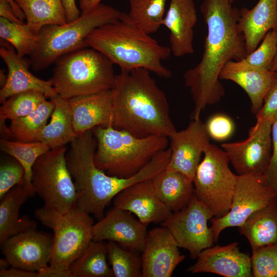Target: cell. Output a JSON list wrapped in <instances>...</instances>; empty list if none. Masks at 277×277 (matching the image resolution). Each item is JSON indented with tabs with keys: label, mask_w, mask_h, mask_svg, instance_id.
<instances>
[{
	"label": "cell",
	"mask_w": 277,
	"mask_h": 277,
	"mask_svg": "<svg viewBox=\"0 0 277 277\" xmlns=\"http://www.w3.org/2000/svg\"><path fill=\"white\" fill-rule=\"evenodd\" d=\"M200 10L207 27L203 53L198 64L183 75L193 101L192 119L200 118L206 106L217 103L225 95L220 74L225 64L247 55L238 27L239 9L230 0H203Z\"/></svg>",
	"instance_id": "cell-1"
},
{
	"label": "cell",
	"mask_w": 277,
	"mask_h": 277,
	"mask_svg": "<svg viewBox=\"0 0 277 277\" xmlns=\"http://www.w3.org/2000/svg\"><path fill=\"white\" fill-rule=\"evenodd\" d=\"M144 68L121 70L111 91L113 127L138 137H169L176 131L171 118L167 97Z\"/></svg>",
	"instance_id": "cell-2"
},
{
	"label": "cell",
	"mask_w": 277,
	"mask_h": 277,
	"mask_svg": "<svg viewBox=\"0 0 277 277\" xmlns=\"http://www.w3.org/2000/svg\"><path fill=\"white\" fill-rule=\"evenodd\" d=\"M88 47L101 52L121 70L144 68L161 77L169 78L172 72L163 65L169 57V47L160 45L121 13L120 19L102 25L87 36Z\"/></svg>",
	"instance_id": "cell-3"
},
{
	"label": "cell",
	"mask_w": 277,
	"mask_h": 277,
	"mask_svg": "<svg viewBox=\"0 0 277 277\" xmlns=\"http://www.w3.org/2000/svg\"><path fill=\"white\" fill-rule=\"evenodd\" d=\"M92 131L96 141V166L107 174L118 177L136 174L166 149L169 142L165 136L138 137L112 126L96 127Z\"/></svg>",
	"instance_id": "cell-4"
},
{
	"label": "cell",
	"mask_w": 277,
	"mask_h": 277,
	"mask_svg": "<svg viewBox=\"0 0 277 277\" xmlns=\"http://www.w3.org/2000/svg\"><path fill=\"white\" fill-rule=\"evenodd\" d=\"M121 12L102 3L81 13L76 19L60 25L43 27L36 46L29 55L31 67L35 71L45 69L61 57L88 47L86 39L95 29L120 19Z\"/></svg>",
	"instance_id": "cell-5"
},
{
	"label": "cell",
	"mask_w": 277,
	"mask_h": 277,
	"mask_svg": "<svg viewBox=\"0 0 277 277\" xmlns=\"http://www.w3.org/2000/svg\"><path fill=\"white\" fill-rule=\"evenodd\" d=\"M55 64L50 81L57 94L68 100L109 90L115 76L112 62L90 47L64 55Z\"/></svg>",
	"instance_id": "cell-6"
},
{
	"label": "cell",
	"mask_w": 277,
	"mask_h": 277,
	"mask_svg": "<svg viewBox=\"0 0 277 277\" xmlns=\"http://www.w3.org/2000/svg\"><path fill=\"white\" fill-rule=\"evenodd\" d=\"M96 139L92 130L79 135L70 143L66 159L77 192L76 207L98 220L104 215L107 174L94 162Z\"/></svg>",
	"instance_id": "cell-7"
},
{
	"label": "cell",
	"mask_w": 277,
	"mask_h": 277,
	"mask_svg": "<svg viewBox=\"0 0 277 277\" xmlns=\"http://www.w3.org/2000/svg\"><path fill=\"white\" fill-rule=\"evenodd\" d=\"M34 214L53 233V247L49 266L69 271L70 265L93 240L94 223L90 214L76 206L63 213L44 206L35 210Z\"/></svg>",
	"instance_id": "cell-8"
},
{
	"label": "cell",
	"mask_w": 277,
	"mask_h": 277,
	"mask_svg": "<svg viewBox=\"0 0 277 277\" xmlns=\"http://www.w3.org/2000/svg\"><path fill=\"white\" fill-rule=\"evenodd\" d=\"M203 155L193 181L194 195L220 217L230 209L238 174L230 169L225 152L216 145L210 143Z\"/></svg>",
	"instance_id": "cell-9"
},
{
	"label": "cell",
	"mask_w": 277,
	"mask_h": 277,
	"mask_svg": "<svg viewBox=\"0 0 277 277\" xmlns=\"http://www.w3.org/2000/svg\"><path fill=\"white\" fill-rule=\"evenodd\" d=\"M65 146L41 155L32 168V185L44 206L66 212L76 206L77 192L68 168Z\"/></svg>",
	"instance_id": "cell-10"
},
{
	"label": "cell",
	"mask_w": 277,
	"mask_h": 277,
	"mask_svg": "<svg viewBox=\"0 0 277 277\" xmlns=\"http://www.w3.org/2000/svg\"><path fill=\"white\" fill-rule=\"evenodd\" d=\"M277 194L268 184L264 174L239 175L228 212L211 219L214 243L221 232L229 227H239L257 210L271 203Z\"/></svg>",
	"instance_id": "cell-11"
},
{
	"label": "cell",
	"mask_w": 277,
	"mask_h": 277,
	"mask_svg": "<svg viewBox=\"0 0 277 277\" xmlns=\"http://www.w3.org/2000/svg\"><path fill=\"white\" fill-rule=\"evenodd\" d=\"M214 217L212 212L195 195L188 205L172 213L161 223L171 233L179 247L186 249L196 259L203 250L214 243L207 222Z\"/></svg>",
	"instance_id": "cell-12"
},
{
	"label": "cell",
	"mask_w": 277,
	"mask_h": 277,
	"mask_svg": "<svg viewBox=\"0 0 277 277\" xmlns=\"http://www.w3.org/2000/svg\"><path fill=\"white\" fill-rule=\"evenodd\" d=\"M272 123L267 120H256L246 139L222 144L238 175L265 173L272 154Z\"/></svg>",
	"instance_id": "cell-13"
},
{
	"label": "cell",
	"mask_w": 277,
	"mask_h": 277,
	"mask_svg": "<svg viewBox=\"0 0 277 277\" xmlns=\"http://www.w3.org/2000/svg\"><path fill=\"white\" fill-rule=\"evenodd\" d=\"M171 156L166 169L182 173L193 181L202 155L210 143L206 124L192 119L187 127L168 137Z\"/></svg>",
	"instance_id": "cell-14"
},
{
	"label": "cell",
	"mask_w": 277,
	"mask_h": 277,
	"mask_svg": "<svg viewBox=\"0 0 277 277\" xmlns=\"http://www.w3.org/2000/svg\"><path fill=\"white\" fill-rule=\"evenodd\" d=\"M1 247L11 267L37 272L49 265L53 236L31 229L9 238Z\"/></svg>",
	"instance_id": "cell-15"
},
{
	"label": "cell",
	"mask_w": 277,
	"mask_h": 277,
	"mask_svg": "<svg viewBox=\"0 0 277 277\" xmlns=\"http://www.w3.org/2000/svg\"><path fill=\"white\" fill-rule=\"evenodd\" d=\"M147 226L131 212L114 207L94 224L92 240L112 241L122 247L137 252L144 249Z\"/></svg>",
	"instance_id": "cell-16"
},
{
	"label": "cell",
	"mask_w": 277,
	"mask_h": 277,
	"mask_svg": "<svg viewBox=\"0 0 277 277\" xmlns=\"http://www.w3.org/2000/svg\"><path fill=\"white\" fill-rule=\"evenodd\" d=\"M142 253V277H170L185 259L171 233L162 226L148 231Z\"/></svg>",
	"instance_id": "cell-17"
},
{
	"label": "cell",
	"mask_w": 277,
	"mask_h": 277,
	"mask_svg": "<svg viewBox=\"0 0 277 277\" xmlns=\"http://www.w3.org/2000/svg\"><path fill=\"white\" fill-rule=\"evenodd\" d=\"M0 56L8 68L7 81L0 90L1 103L13 95L29 91L42 93L50 98L57 95L51 81L34 75L29 69V60L18 55L12 45L1 46Z\"/></svg>",
	"instance_id": "cell-18"
},
{
	"label": "cell",
	"mask_w": 277,
	"mask_h": 277,
	"mask_svg": "<svg viewBox=\"0 0 277 277\" xmlns=\"http://www.w3.org/2000/svg\"><path fill=\"white\" fill-rule=\"evenodd\" d=\"M238 242L207 248L196 258L188 271L212 273L224 277L252 276L251 256L241 252Z\"/></svg>",
	"instance_id": "cell-19"
},
{
	"label": "cell",
	"mask_w": 277,
	"mask_h": 277,
	"mask_svg": "<svg viewBox=\"0 0 277 277\" xmlns=\"http://www.w3.org/2000/svg\"><path fill=\"white\" fill-rule=\"evenodd\" d=\"M151 179L127 187L113 199L114 207L134 214L146 226L162 223L172 213L157 195Z\"/></svg>",
	"instance_id": "cell-20"
},
{
	"label": "cell",
	"mask_w": 277,
	"mask_h": 277,
	"mask_svg": "<svg viewBox=\"0 0 277 277\" xmlns=\"http://www.w3.org/2000/svg\"><path fill=\"white\" fill-rule=\"evenodd\" d=\"M276 78L277 72L252 67L243 60L229 61L220 74V80L231 81L245 91L250 101L251 112L255 115Z\"/></svg>",
	"instance_id": "cell-21"
},
{
	"label": "cell",
	"mask_w": 277,
	"mask_h": 277,
	"mask_svg": "<svg viewBox=\"0 0 277 277\" xmlns=\"http://www.w3.org/2000/svg\"><path fill=\"white\" fill-rule=\"evenodd\" d=\"M197 20L193 0H170L162 26L169 31V47L174 56L194 53L193 28Z\"/></svg>",
	"instance_id": "cell-22"
},
{
	"label": "cell",
	"mask_w": 277,
	"mask_h": 277,
	"mask_svg": "<svg viewBox=\"0 0 277 277\" xmlns=\"http://www.w3.org/2000/svg\"><path fill=\"white\" fill-rule=\"evenodd\" d=\"M73 127L79 135L98 126H112L113 98L111 89L68 100ZM113 127V126H112Z\"/></svg>",
	"instance_id": "cell-23"
},
{
	"label": "cell",
	"mask_w": 277,
	"mask_h": 277,
	"mask_svg": "<svg viewBox=\"0 0 277 277\" xmlns=\"http://www.w3.org/2000/svg\"><path fill=\"white\" fill-rule=\"evenodd\" d=\"M238 27L244 36L248 55L269 31L277 29V0H259L252 9H239Z\"/></svg>",
	"instance_id": "cell-24"
},
{
	"label": "cell",
	"mask_w": 277,
	"mask_h": 277,
	"mask_svg": "<svg viewBox=\"0 0 277 277\" xmlns=\"http://www.w3.org/2000/svg\"><path fill=\"white\" fill-rule=\"evenodd\" d=\"M35 194L24 182L14 187L0 199L1 246L10 237L36 228V223L28 216H19L22 206Z\"/></svg>",
	"instance_id": "cell-25"
},
{
	"label": "cell",
	"mask_w": 277,
	"mask_h": 277,
	"mask_svg": "<svg viewBox=\"0 0 277 277\" xmlns=\"http://www.w3.org/2000/svg\"><path fill=\"white\" fill-rule=\"evenodd\" d=\"M151 180L157 195L172 212L186 207L194 195L193 182L181 172L165 169Z\"/></svg>",
	"instance_id": "cell-26"
},
{
	"label": "cell",
	"mask_w": 277,
	"mask_h": 277,
	"mask_svg": "<svg viewBox=\"0 0 277 277\" xmlns=\"http://www.w3.org/2000/svg\"><path fill=\"white\" fill-rule=\"evenodd\" d=\"M50 99L54 103L51 120L39 133L36 141L46 144L52 149L66 146L78 135L74 129L73 115L68 100L58 94Z\"/></svg>",
	"instance_id": "cell-27"
},
{
	"label": "cell",
	"mask_w": 277,
	"mask_h": 277,
	"mask_svg": "<svg viewBox=\"0 0 277 277\" xmlns=\"http://www.w3.org/2000/svg\"><path fill=\"white\" fill-rule=\"evenodd\" d=\"M239 228L252 250L277 244V196L264 207L252 213Z\"/></svg>",
	"instance_id": "cell-28"
},
{
	"label": "cell",
	"mask_w": 277,
	"mask_h": 277,
	"mask_svg": "<svg viewBox=\"0 0 277 277\" xmlns=\"http://www.w3.org/2000/svg\"><path fill=\"white\" fill-rule=\"evenodd\" d=\"M24 12L26 24L37 32L46 26L67 22L63 0H15Z\"/></svg>",
	"instance_id": "cell-29"
},
{
	"label": "cell",
	"mask_w": 277,
	"mask_h": 277,
	"mask_svg": "<svg viewBox=\"0 0 277 277\" xmlns=\"http://www.w3.org/2000/svg\"><path fill=\"white\" fill-rule=\"evenodd\" d=\"M72 277H112L107 256V243L92 240L70 266Z\"/></svg>",
	"instance_id": "cell-30"
},
{
	"label": "cell",
	"mask_w": 277,
	"mask_h": 277,
	"mask_svg": "<svg viewBox=\"0 0 277 277\" xmlns=\"http://www.w3.org/2000/svg\"><path fill=\"white\" fill-rule=\"evenodd\" d=\"M54 108V102L46 99L31 113L11 121L9 127L12 138L22 142H37V136L47 125Z\"/></svg>",
	"instance_id": "cell-31"
},
{
	"label": "cell",
	"mask_w": 277,
	"mask_h": 277,
	"mask_svg": "<svg viewBox=\"0 0 277 277\" xmlns=\"http://www.w3.org/2000/svg\"><path fill=\"white\" fill-rule=\"evenodd\" d=\"M167 0H129L130 20L148 34L162 26Z\"/></svg>",
	"instance_id": "cell-32"
},
{
	"label": "cell",
	"mask_w": 277,
	"mask_h": 277,
	"mask_svg": "<svg viewBox=\"0 0 277 277\" xmlns=\"http://www.w3.org/2000/svg\"><path fill=\"white\" fill-rule=\"evenodd\" d=\"M1 150L15 159L23 167L25 185L35 194L32 185L33 166L37 159L50 148L46 144L39 142H22L10 140L0 141Z\"/></svg>",
	"instance_id": "cell-33"
},
{
	"label": "cell",
	"mask_w": 277,
	"mask_h": 277,
	"mask_svg": "<svg viewBox=\"0 0 277 277\" xmlns=\"http://www.w3.org/2000/svg\"><path fill=\"white\" fill-rule=\"evenodd\" d=\"M38 32L31 29L26 23L10 22L0 17V37L13 46L17 54L24 57L33 51Z\"/></svg>",
	"instance_id": "cell-34"
},
{
	"label": "cell",
	"mask_w": 277,
	"mask_h": 277,
	"mask_svg": "<svg viewBox=\"0 0 277 277\" xmlns=\"http://www.w3.org/2000/svg\"><path fill=\"white\" fill-rule=\"evenodd\" d=\"M137 253L108 241V260L114 276L142 277V259Z\"/></svg>",
	"instance_id": "cell-35"
},
{
	"label": "cell",
	"mask_w": 277,
	"mask_h": 277,
	"mask_svg": "<svg viewBox=\"0 0 277 277\" xmlns=\"http://www.w3.org/2000/svg\"><path fill=\"white\" fill-rule=\"evenodd\" d=\"M42 93L29 91L13 95L2 103L0 118L10 121L29 114L46 99Z\"/></svg>",
	"instance_id": "cell-36"
},
{
	"label": "cell",
	"mask_w": 277,
	"mask_h": 277,
	"mask_svg": "<svg viewBox=\"0 0 277 277\" xmlns=\"http://www.w3.org/2000/svg\"><path fill=\"white\" fill-rule=\"evenodd\" d=\"M251 264L252 276L276 277L277 244L252 250Z\"/></svg>",
	"instance_id": "cell-37"
},
{
	"label": "cell",
	"mask_w": 277,
	"mask_h": 277,
	"mask_svg": "<svg viewBox=\"0 0 277 277\" xmlns=\"http://www.w3.org/2000/svg\"><path fill=\"white\" fill-rule=\"evenodd\" d=\"M262 40L260 46L243 60L252 67L270 70L277 51V29L269 31Z\"/></svg>",
	"instance_id": "cell-38"
},
{
	"label": "cell",
	"mask_w": 277,
	"mask_h": 277,
	"mask_svg": "<svg viewBox=\"0 0 277 277\" xmlns=\"http://www.w3.org/2000/svg\"><path fill=\"white\" fill-rule=\"evenodd\" d=\"M12 157V156H11ZM25 172L14 157L1 160L0 165V199L14 187L25 182Z\"/></svg>",
	"instance_id": "cell-39"
},
{
	"label": "cell",
	"mask_w": 277,
	"mask_h": 277,
	"mask_svg": "<svg viewBox=\"0 0 277 277\" xmlns=\"http://www.w3.org/2000/svg\"><path fill=\"white\" fill-rule=\"evenodd\" d=\"M210 138L219 141L228 138L233 133L234 125L228 116L217 114L210 117L205 123Z\"/></svg>",
	"instance_id": "cell-40"
},
{
	"label": "cell",
	"mask_w": 277,
	"mask_h": 277,
	"mask_svg": "<svg viewBox=\"0 0 277 277\" xmlns=\"http://www.w3.org/2000/svg\"><path fill=\"white\" fill-rule=\"evenodd\" d=\"M272 154L268 168L264 174L268 184L277 194V118L272 125Z\"/></svg>",
	"instance_id": "cell-41"
},
{
	"label": "cell",
	"mask_w": 277,
	"mask_h": 277,
	"mask_svg": "<svg viewBox=\"0 0 277 277\" xmlns=\"http://www.w3.org/2000/svg\"><path fill=\"white\" fill-rule=\"evenodd\" d=\"M255 115L256 120L272 122L277 118V78L267 94L262 108Z\"/></svg>",
	"instance_id": "cell-42"
},
{
	"label": "cell",
	"mask_w": 277,
	"mask_h": 277,
	"mask_svg": "<svg viewBox=\"0 0 277 277\" xmlns=\"http://www.w3.org/2000/svg\"><path fill=\"white\" fill-rule=\"evenodd\" d=\"M0 277H38V273L11 266L8 269L0 270Z\"/></svg>",
	"instance_id": "cell-43"
},
{
	"label": "cell",
	"mask_w": 277,
	"mask_h": 277,
	"mask_svg": "<svg viewBox=\"0 0 277 277\" xmlns=\"http://www.w3.org/2000/svg\"><path fill=\"white\" fill-rule=\"evenodd\" d=\"M63 3L67 22L72 21L80 16L81 13L76 5L75 0H63Z\"/></svg>",
	"instance_id": "cell-44"
},
{
	"label": "cell",
	"mask_w": 277,
	"mask_h": 277,
	"mask_svg": "<svg viewBox=\"0 0 277 277\" xmlns=\"http://www.w3.org/2000/svg\"><path fill=\"white\" fill-rule=\"evenodd\" d=\"M0 16L11 22L24 23L16 16L11 7L6 0H0Z\"/></svg>",
	"instance_id": "cell-45"
},
{
	"label": "cell",
	"mask_w": 277,
	"mask_h": 277,
	"mask_svg": "<svg viewBox=\"0 0 277 277\" xmlns=\"http://www.w3.org/2000/svg\"><path fill=\"white\" fill-rule=\"evenodd\" d=\"M38 277H72L69 271H63L49 265L37 271Z\"/></svg>",
	"instance_id": "cell-46"
},
{
	"label": "cell",
	"mask_w": 277,
	"mask_h": 277,
	"mask_svg": "<svg viewBox=\"0 0 277 277\" xmlns=\"http://www.w3.org/2000/svg\"><path fill=\"white\" fill-rule=\"evenodd\" d=\"M103 0H80L79 6L82 13L86 12L101 3Z\"/></svg>",
	"instance_id": "cell-47"
},
{
	"label": "cell",
	"mask_w": 277,
	"mask_h": 277,
	"mask_svg": "<svg viewBox=\"0 0 277 277\" xmlns=\"http://www.w3.org/2000/svg\"><path fill=\"white\" fill-rule=\"evenodd\" d=\"M6 120L0 118V132L1 139L10 140L12 138L9 127H7L5 123Z\"/></svg>",
	"instance_id": "cell-48"
},
{
	"label": "cell",
	"mask_w": 277,
	"mask_h": 277,
	"mask_svg": "<svg viewBox=\"0 0 277 277\" xmlns=\"http://www.w3.org/2000/svg\"><path fill=\"white\" fill-rule=\"evenodd\" d=\"M8 4L10 5V6L11 7L12 9H13L14 12L15 13L16 16L22 21L23 22L24 19L25 18V16L18 6V5L17 4V3L15 2V0H6Z\"/></svg>",
	"instance_id": "cell-49"
},
{
	"label": "cell",
	"mask_w": 277,
	"mask_h": 277,
	"mask_svg": "<svg viewBox=\"0 0 277 277\" xmlns=\"http://www.w3.org/2000/svg\"><path fill=\"white\" fill-rule=\"evenodd\" d=\"M11 267V265L6 258L0 259V270L6 269Z\"/></svg>",
	"instance_id": "cell-50"
},
{
	"label": "cell",
	"mask_w": 277,
	"mask_h": 277,
	"mask_svg": "<svg viewBox=\"0 0 277 277\" xmlns=\"http://www.w3.org/2000/svg\"><path fill=\"white\" fill-rule=\"evenodd\" d=\"M7 75H6L5 73V72L3 70H1L0 72V83H1V86L2 87L6 83V82L7 81Z\"/></svg>",
	"instance_id": "cell-51"
},
{
	"label": "cell",
	"mask_w": 277,
	"mask_h": 277,
	"mask_svg": "<svg viewBox=\"0 0 277 277\" xmlns=\"http://www.w3.org/2000/svg\"><path fill=\"white\" fill-rule=\"evenodd\" d=\"M270 70L272 71L277 72V51L275 57L270 67Z\"/></svg>",
	"instance_id": "cell-52"
},
{
	"label": "cell",
	"mask_w": 277,
	"mask_h": 277,
	"mask_svg": "<svg viewBox=\"0 0 277 277\" xmlns=\"http://www.w3.org/2000/svg\"><path fill=\"white\" fill-rule=\"evenodd\" d=\"M230 2H231V3H232L233 2H234L235 0H230Z\"/></svg>",
	"instance_id": "cell-53"
},
{
	"label": "cell",
	"mask_w": 277,
	"mask_h": 277,
	"mask_svg": "<svg viewBox=\"0 0 277 277\" xmlns=\"http://www.w3.org/2000/svg\"><path fill=\"white\" fill-rule=\"evenodd\" d=\"M276 277H277V276H276Z\"/></svg>",
	"instance_id": "cell-54"
}]
</instances>
